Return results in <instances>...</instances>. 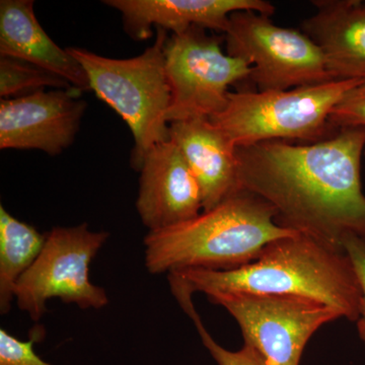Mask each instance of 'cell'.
<instances>
[{
    "mask_svg": "<svg viewBox=\"0 0 365 365\" xmlns=\"http://www.w3.org/2000/svg\"><path fill=\"white\" fill-rule=\"evenodd\" d=\"M317 11L302 21L306 34L323 53L334 81L365 79V2L314 0Z\"/></svg>",
    "mask_w": 365,
    "mask_h": 365,
    "instance_id": "obj_14",
    "label": "cell"
},
{
    "mask_svg": "<svg viewBox=\"0 0 365 365\" xmlns=\"http://www.w3.org/2000/svg\"><path fill=\"white\" fill-rule=\"evenodd\" d=\"M365 79L333 81L287 91L230 93L222 112L210 122L235 148L271 140H326L337 133L331 113Z\"/></svg>",
    "mask_w": 365,
    "mask_h": 365,
    "instance_id": "obj_5",
    "label": "cell"
},
{
    "mask_svg": "<svg viewBox=\"0 0 365 365\" xmlns=\"http://www.w3.org/2000/svg\"><path fill=\"white\" fill-rule=\"evenodd\" d=\"M207 297L234 317L245 345L254 348L266 365H299L312 336L326 324L343 318L335 307L295 295L216 294Z\"/></svg>",
    "mask_w": 365,
    "mask_h": 365,
    "instance_id": "obj_9",
    "label": "cell"
},
{
    "mask_svg": "<svg viewBox=\"0 0 365 365\" xmlns=\"http://www.w3.org/2000/svg\"><path fill=\"white\" fill-rule=\"evenodd\" d=\"M222 43V38L197 26L168 39L165 63L172 93L170 124L210 119L227 106L228 88L250 78L251 66L223 52Z\"/></svg>",
    "mask_w": 365,
    "mask_h": 365,
    "instance_id": "obj_8",
    "label": "cell"
},
{
    "mask_svg": "<svg viewBox=\"0 0 365 365\" xmlns=\"http://www.w3.org/2000/svg\"><path fill=\"white\" fill-rule=\"evenodd\" d=\"M170 287L188 294L295 295L335 307L357 322L362 304L359 276L345 250L294 235L271 242L248 265L230 270L186 269L168 274Z\"/></svg>",
    "mask_w": 365,
    "mask_h": 365,
    "instance_id": "obj_2",
    "label": "cell"
},
{
    "mask_svg": "<svg viewBox=\"0 0 365 365\" xmlns=\"http://www.w3.org/2000/svg\"><path fill=\"white\" fill-rule=\"evenodd\" d=\"M39 334L23 341L0 329V365H54L41 359L34 350V343L40 340Z\"/></svg>",
    "mask_w": 365,
    "mask_h": 365,
    "instance_id": "obj_19",
    "label": "cell"
},
{
    "mask_svg": "<svg viewBox=\"0 0 365 365\" xmlns=\"http://www.w3.org/2000/svg\"><path fill=\"white\" fill-rule=\"evenodd\" d=\"M139 170L136 209L148 232L174 227L202 212L200 186L173 141L153 146Z\"/></svg>",
    "mask_w": 365,
    "mask_h": 365,
    "instance_id": "obj_11",
    "label": "cell"
},
{
    "mask_svg": "<svg viewBox=\"0 0 365 365\" xmlns=\"http://www.w3.org/2000/svg\"><path fill=\"white\" fill-rule=\"evenodd\" d=\"M46 88L55 90L74 88L63 78L21 60L0 59V96L4 98L25 97Z\"/></svg>",
    "mask_w": 365,
    "mask_h": 365,
    "instance_id": "obj_17",
    "label": "cell"
},
{
    "mask_svg": "<svg viewBox=\"0 0 365 365\" xmlns=\"http://www.w3.org/2000/svg\"><path fill=\"white\" fill-rule=\"evenodd\" d=\"M330 123L337 130L346 127L365 126V81L350 91L334 108Z\"/></svg>",
    "mask_w": 365,
    "mask_h": 365,
    "instance_id": "obj_20",
    "label": "cell"
},
{
    "mask_svg": "<svg viewBox=\"0 0 365 365\" xmlns=\"http://www.w3.org/2000/svg\"><path fill=\"white\" fill-rule=\"evenodd\" d=\"M364 150L365 126L341 128L319 143L237 148L240 186L272 206L279 227L344 250L349 235L365 239Z\"/></svg>",
    "mask_w": 365,
    "mask_h": 365,
    "instance_id": "obj_1",
    "label": "cell"
},
{
    "mask_svg": "<svg viewBox=\"0 0 365 365\" xmlns=\"http://www.w3.org/2000/svg\"><path fill=\"white\" fill-rule=\"evenodd\" d=\"M184 311L195 324L204 346L218 365H266L261 355L251 346L244 345L239 351H230L218 344L206 330L194 304H189L188 306L185 307Z\"/></svg>",
    "mask_w": 365,
    "mask_h": 365,
    "instance_id": "obj_18",
    "label": "cell"
},
{
    "mask_svg": "<svg viewBox=\"0 0 365 365\" xmlns=\"http://www.w3.org/2000/svg\"><path fill=\"white\" fill-rule=\"evenodd\" d=\"M122 14L126 33L137 41L151 37V28L180 34L191 26L227 32L230 14L253 11L271 16L275 6L265 0H106Z\"/></svg>",
    "mask_w": 365,
    "mask_h": 365,
    "instance_id": "obj_12",
    "label": "cell"
},
{
    "mask_svg": "<svg viewBox=\"0 0 365 365\" xmlns=\"http://www.w3.org/2000/svg\"><path fill=\"white\" fill-rule=\"evenodd\" d=\"M0 55L51 72L79 91L91 90L81 64L40 25L32 0L0 1Z\"/></svg>",
    "mask_w": 365,
    "mask_h": 365,
    "instance_id": "obj_15",
    "label": "cell"
},
{
    "mask_svg": "<svg viewBox=\"0 0 365 365\" xmlns=\"http://www.w3.org/2000/svg\"><path fill=\"white\" fill-rule=\"evenodd\" d=\"M78 88L42 91L0 102V148L61 153L76 138L86 103Z\"/></svg>",
    "mask_w": 365,
    "mask_h": 365,
    "instance_id": "obj_10",
    "label": "cell"
},
{
    "mask_svg": "<svg viewBox=\"0 0 365 365\" xmlns=\"http://www.w3.org/2000/svg\"><path fill=\"white\" fill-rule=\"evenodd\" d=\"M173 141L200 186L203 210L215 208L241 191L237 148L210 120H185L170 124Z\"/></svg>",
    "mask_w": 365,
    "mask_h": 365,
    "instance_id": "obj_13",
    "label": "cell"
},
{
    "mask_svg": "<svg viewBox=\"0 0 365 365\" xmlns=\"http://www.w3.org/2000/svg\"><path fill=\"white\" fill-rule=\"evenodd\" d=\"M225 35L227 54L251 66L250 79L259 91H287L334 81L323 53L306 34L276 26L265 14L235 11Z\"/></svg>",
    "mask_w": 365,
    "mask_h": 365,
    "instance_id": "obj_7",
    "label": "cell"
},
{
    "mask_svg": "<svg viewBox=\"0 0 365 365\" xmlns=\"http://www.w3.org/2000/svg\"><path fill=\"white\" fill-rule=\"evenodd\" d=\"M46 242V234L21 222L0 206V313L7 314L14 292L24 274L35 263Z\"/></svg>",
    "mask_w": 365,
    "mask_h": 365,
    "instance_id": "obj_16",
    "label": "cell"
},
{
    "mask_svg": "<svg viewBox=\"0 0 365 365\" xmlns=\"http://www.w3.org/2000/svg\"><path fill=\"white\" fill-rule=\"evenodd\" d=\"M342 247L351 259L362 289L361 309L356 325L360 339L365 343V239L349 235L343 241Z\"/></svg>",
    "mask_w": 365,
    "mask_h": 365,
    "instance_id": "obj_21",
    "label": "cell"
},
{
    "mask_svg": "<svg viewBox=\"0 0 365 365\" xmlns=\"http://www.w3.org/2000/svg\"><path fill=\"white\" fill-rule=\"evenodd\" d=\"M109 237V232H93L86 222L46 232L39 257L16 285L14 300L19 309L37 323L53 299L83 309L107 307L109 297L104 288L91 282L90 266Z\"/></svg>",
    "mask_w": 365,
    "mask_h": 365,
    "instance_id": "obj_6",
    "label": "cell"
},
{
    "mask_svg": "<svg viewBox=\"0 0 365 365\" xmlns=\"http://www.w3.org/2000/svg\"><path fill=\"white\" fill-rule=\"evenodd\" d=\"M275 217L270 204L241 190L192 220L148 232L144 264L153 275L242 267L257 260L271 242L297 235L279 227Z\"/></svg>",
    "mask_w": 365,
    "mask_h": 365,
    "instance_id": "obj_3",
    "label": "cell"
},
{
    "mask_svg": "<svg viewBox=\"0 0 365 365\" xmlns=\"http://www.w3.org/2000/svg\"><path fill=\"white\" fill-rule=\"evenodd\" d=\"M168 31L157 29L155 43L138 56L114 59L81 48H67L85 69L91 90L120 115L132 132L131 165L140 170L148 151L170 140L172 93L165 72Z\"/></svg>",
    "mask_w": 365,
    "mask_h": 365,
    "instance_id": "obj_4",
    "label": "cell"
}]
</instances>
